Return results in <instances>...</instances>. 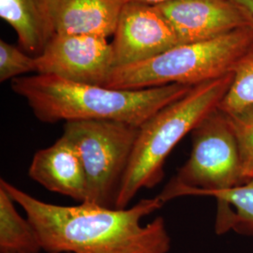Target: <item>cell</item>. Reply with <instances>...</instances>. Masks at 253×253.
Here are the masks:
<instances>
[{
    "instance_id": "6da1fadb",
    "label": "cell",
    "mask_w": 253,
    "mask_h": 253,
    "mask_svg": "<svg viewBox=\"0 0 253 253\" xmlns=\"http://www.w3.org/2000/svg\"><path fill=\"white\" fill-rule=\"evenodd\" d=\"M0 187L26 212L42 249L48 253H168L171 250L163 217L142 223L144 217L163 207L158 196L124 209L87 202L63 207L37 199L4 179Z\"/></svg>"
},
{
    "instance_id": "7a4b0ae2",
    "label": "cell",
    "mask_w": 253,
    "mask_h": 253,
    "mask_svg": "<svg viewBox=\"0 0 253 253\" xmlns=\"http://www.w3.org/2000/svg\"><path fill=\"white\" fill-rule=\"evenodd\" d=\"M10 86L43 123L109 120L135 126H142L192 88L174 84L137 90L116 89L39 73L16 78Z\"/></svg>"
},
{
    "instance_id": "3957f363",
    "label": "cell",
    "mask_w": 253,
    "mask_h": 253,
    "mask_svg": "<svg viewBox=\"0 0 253 253\" xmlns=\"http://www.w3.org/2000/svg\"><path fill=\"white\" fill-rule=\"evenodd\" d=\"M232 81L233 72L194 85L139 126L115 208H126L140 190L151 189L163 180L167 157L204 118L218 108Z\"/></svg>"
},
{
    "instance_id": "277c9868",
    "label": "cell",
    "mask_w": 253,
    "mask_h": 253,
    "mask_svg": "<svg viewBox=\"0 0 253 253\" xmlns=\"http://www.w3.org/2000/svg\"><path fill=\"white\" fill-rule=\"evenodd\" d=\"M253 45L252 26L208 41L177 44L150 59L115 68L105 86L129 90L174 84L194 86L232 73Z\"/></svg>"
},
{
    "instance_id": "5b68a950",
    "label": "cell",
    "mask_w": 253,
    "mask_h": 253,
    "mask_svg": "<svg viewBox=\"0 0 253 253\" xmlns=\"http://www.w3.org/2000/svg\"><path fill=\"white\" fill-rule=\"evenodd\" d=\"M189 160L158 195L165 204L180 196H210L244 184L241 160L229 116L217 108L190 133Z\"/></svg>"
},
{
    "instance_id": "8992f818",
    "label": "cell",
    "mask_w": 253,
    "mask_h": 253,
    "mask_svg": "<svg viewBox=\"0 0 253 253\" xmlns=\"http://www.w3.org/2000/svg\"><path fill=\"white\" fill-rule=\"evenodd\" d=\"M139 126L109 120L64 123L63 134L79 155L87 182V203L115 208L118 189Z\"/></svg>"
},
{
    "instance_id": "52a82bcc",
    "label": "cell",
    "mask_w": 253,
    "mask_h": 253,
    "mask_svg": "<svg viewBox=\"0 0 253 253\" xmlns=\"http://www.w3.org/2000/svg\"><path fill=\"white\" fill-rule=\"evenodd\" d=\"M37 73L105 86L115 69L114 50L106 38L55 34L35 56Z\"/></svg>"
},
{
    "instance_id": "ba28073f",
    "label": "cell",
    "mask_w": 253,
    "mask_h": 253,
    "mask_svg": "<svg viewBox=\"0 0 253 253\" xmlns=\"http://www.w3.org/2000/svg\"><path fill=\"white\" fill-rule=\"evenodd\" d=\"M114 36L115 68L145 61L179 44L161 9L136 2L123 6Z\"/></svg>"
},
{
    "instance_id": "9c48e42d",
    "label": "cell",
    "mask_w": 253,
    "mask_h": 253,
    "mask_svg": "<svg viewBox=\"0 0 253 253\" xmlns=\"http://www.w3.org/2000/svg\"><path fill=\"white\" fill-rule=\"evenodd\" d=\"M179 44L204 42L250 26L231 0H172L157 6Z\"/></svg>"
},
{
    "instance_id": "30bf717a",
    "label": "cell",
    "mask_w": 253,
    "mask_h": 253,
    "mask_svg": "<svg viewBox=\"0 0 253 253\" xmlns=\"http://www.w3.org/2000/svg\"><path fill=\"white\" fill-rule=\"evenodd\" d=\"M28 175L46 190L80 203L87 201V182L81 160L73 144L64 135L54 145L37 151Z\"/></svg>"
},
{
    "instance_id": "8fae6325",
    "label": "cell",
    "mask_w": 253,
    "mask_h": 253,
    "mask_svg": "<svg viewBox=\"0 0 253 253\" xmlns=\"http://www.w3.org/2000/svg\"><path fill=\"white\" fill-rule=\"evenodd\" d=\"M125 0H51L54 33L108 38L115 34Z\"/></svg>"
},
{
    "instance_id": "7c38bea8",
    "label": "cell",
    "mask_w": 253,
    "mask_h": 253,
    "mask_svg": "<svg viewBox=\"0 0 253 253\" xmlns=\"http://www.w3.org/2000/svg\"><path fill=\"white\" fill-rule=\"evenodd\" d=\"M0 16L14 29L23 49L36 56L55 35L51 0H0Z\"/></svg>"
},
{
    "instance_id": "4fadbf2b",
    "label": "cell",
    "mask_w": 253,
    "mask_h": 253,
    "mask_svg": "<svg viewBox=\"0 0 253 253\" xmlns=\"http://www.w3.org/2000/svg\"><path fill=\"white\" fill-rule=\"evenodd\" d=\"M209 197L217 202V235L235 232L253 236V178L232 190L214 192Z\"/></svg>"
},
{
    "instance_id": "5bb4252c",
    "label": "cell",
    "mask_w": 253,
    "mask_h": 253,
    "mask_svg": "<svg viewBox=\"0 0 253 253\" xmlns=\"http://www.w3.org/2000/svg\"><path fill=\"white\" fill-rule=\"evenodd\" d=\"M15 204L0 187V253H39L42 249L36 231L19 214Z\"/></svg>"
},
{
    "instance_id": "9a60e30c",
    "label": "cell",
    "mask_w": 253,
    "mask_h": 253,
    "mask_svg": "<svg viewBox=\"0 0 253 253\" xmlns=\"http://www.w3.org/2000/svg\"><path fill=\"white\" fill-rule=\"evenodd\" d=\"M253 105V45L233 69V81L218 109L234 115Z\"/></svg>"
},
{
    "instance_id": "2e32d148",
    "label": "cell",
    "mask_w": 253,
    "mask_h": 253,
    "mask_svg": "<svg viewBox=\"0 0 253 253\" xmlns=\"http://www.w3.org/2000/svg\"><path fill=\"white\" fill-rule=\"evenodd\" d=\"M235 132L244 183L253 178V105L228 115Z\"/></svg>"
},
{
    "instance_id": "e0dca14e",
    "label": "cell",
    "mask_w": 253,
    "mask_h": 253,
    "mask_svg": "<svg viewBox=\"0 0 253 253\" xmlns=\"http://www.w3.org/2000/svg\"><path fill=\"white\" fill-rule=\"evenodd\" d=\"M32 72H37L36 58L22 52L16 46L1 40L0 82L12 81Z\"/></svg>"
},
{
    "instance_id": "ac0fdd59",
    "label": "cell",
    "mask_w": 253,
    "mask_h": 253,
    "mask_svg": "<svg viewBox=\"0 0 253 253\" xmlns=\"http://www.w3.org/2000/svg\"><path fill=\"white\" fill-rule=\"evenodd\" d=\"M243 12L250 26L253 27V0H231Z\"/></svg>"
},
{
    "instance_id": "d6986e66",
    "label": "cell",
    "mask_w": 253,
    "mask_h": 253,
    "mask_svg": "<svg viewBox=\"0 0 253 253\" xmlns=\"http://www.w3.org/2000/svg\"><path fill=\"white\" fill-rule=\"evenodd\" d=\"M126 2H136V3H142L146 5H152V6H159L164 3L170 2L172 0H125Z\"/></svg>"
}]
</instances>
